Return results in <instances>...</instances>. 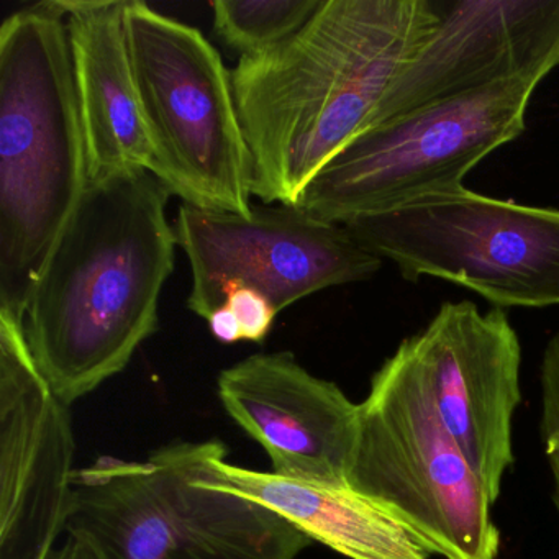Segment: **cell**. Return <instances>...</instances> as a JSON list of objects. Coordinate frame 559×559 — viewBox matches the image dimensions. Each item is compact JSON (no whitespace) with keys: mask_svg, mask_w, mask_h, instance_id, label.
I'll list each match as a JSON object with an SVG mask.
<instances>
[{"mask_svg":"<svg viewBox=\"0 0 559 559\" xmlns=\"http://www.w3.org/2000/svg\"><path fill=\"white\" fill-rule=\"evenodd\" d=\"M408 342L441 421L496 503L515 463L513 415L522 402V345L506 310L444 302Z\"/></svg>","mask_w":559,"mask_h":559,"instance_id":"cell-11","label":"cell"},{"mask_svg":"<svg viewBox=\"0 0 559 559\" xmlns=\"http://www.w3.org/2000/svg\"><path fill=\"white\" fill-rule=\"evenodd\" d=\"M343 225L408 283L447 281L502 310L559 307V209L461 188Z\"/></svg>","mask_w":559,"mask_h":559,"instance_id":"cell-7","label":"cell"},{"mask_svg":"<svg viewBox=\"0 0 559 559\" xmlns=\"http://www.w3.org/2000/svg\"><path fill=\"white\" fill-rule=\"evenodd\" d=\"M225 453L217 438L173 440L143 461L78 467L68 530L103 559H297L312 543L306 533L214 479Z\"/></svg>","mask_w":559,"mask_h":559,"instance_id":"cell-4","label":"cell"},{"mask_svg":"<svg viewBox=\"0 0 559 559\" xmlns=\"http://www.w3.org/2000/svg\"><path fill=\"white\" fill-rule=\"evenodd\" d=\"M175 234L191 263L188 309L205 320L235 284L260 290L280 313L320 290L371 280L384 263L345 225L297 205L253 204L241 217L182 204Z\"/></svg>","mask_w":559,"mask_h":559,"instance_id":"cell-9","label":"cell"},{"mask_svg":"<svg viewBox=\"0 0 559 559\" xmlns=\"http://www.w3.org/2000/svg\"><path fill=\"white\" fill-rule=\"evenodd\" d=\"M215 457L221 486L283 515L312 542L348 559H430L407 530L352 487L313 486Z\"/></svg>","mask_w":559,"mask_h":559,"instance_id":"cell-15","label":"cell"},{"mask_svg":"<svg viewBox=\"0 0 559 559\" xmlns=\"http://www.w3.org/2000/svg\"><path fill=\"white\" fill-rule=\"evenodd\" d=\"M87 182L67 14L48 0L0 27V316L24 325Z\"/></svg>","mask_w":559,"mask_h":559,"instance_id":"cell-3","label":"cell"},{"mask_svg":"<svg viewBox=\"0 0 559 559\" xmlns=\"http://www.w3.org/2000/svg\"><path fill=\"white\" fill-rule=\"evenodd\" d=\"M323 0H214V31L240 58L258 57L299 34Z\"/></svg>","mask_w":559,"mask_h":559,"instance_id":"cell-16","label":"cell"},{"mask_svg":"<svg viewBox=\"0 0 559 559\" xmlns=\"http://www.w3.org/2000/svg\"><path fill=\"white\" fill-rule=\"evenodd\" d=\"M542 415L539 433L552 480V502L559 516V329L552 333L543 352L539 366Z\"/></svg>","mask_w":559,"mask_h":559,"instance_id":"cell-17","label":"cell"},{"mask_svg":"<svg viewBox=\"0 0 559 559\" xmlns=\"http://www.w3.org/2000/svg\"><path fill=\"white\" fill-rule=\"evenodd\" d=\"M209 330L217 342L224 345H234V343L243 342V332H241L240 322L234 310L225 304L217 307L211 316L207 317Z\"/></svg>","mask_w":559,"mask_h":559,"instance_id":"cell-19","label":"cell"},{"mask_svg":"<svg viewBox=\"0 0 559 559\" xmlns=\"http://www.w3.org/2000/svg\"><path fill=\"white\" fill-rule=\"evenodd\" d=\"M76 440L24 325L0 316V559H50L67 535Z\"/></svg>","mask_w":559,"mask_h":559,"instance_id":"cell-10","label":"cell"},{"mask_svg":"<svg viewBox=\"0 0 559 559\" xmlns=\"http://www.w3.org/2000/svg\"><path fill=\"white\" fill-rule=\"evenodd\" d=\"M126 34L155 173L204 211L250 215L253 162L231 71L201 31L127 0Z\"/></svg>","mask_w":559,"mask_h":559,"instance_id":"cell-6","label":"cell"},{"mask_svg":"<svg viewBox=\"0 0 559 559\" xmlns=\"http://www.w3.org/2000/svg\"><path fill=\"white\" fill-rule=\"evenodd\" d=\"M435 0H323L309 24L231 70L253 195L299 204L312 179L372 129L385 94L440 22Z\"/></svg>","mask_w":559,"mask_h":559,"instance_id":"cell-1","label":"cell"},{"mask_svg":"<svg viewBox=\"0 0 559 559\" xmlns=\"http://www.w3.org/2000/svg\"><path fill=\"white\" fill-rule=\"evenodd\" d=\"M171 191L146 171L87 182L25 312L28 348L70 407L120 374L159 326L178 240Z\"/></svg>","mask_w":559,"mask_h":559,"instance_id":"cell-2","label":"cell"},{"mask_svg":"<svg viewBox=\"0 0 559 559\" xmlns=\"http://www.w3.org/2000/svg\"><path fill=\"white\" fill-rule=\"evenodd\" d=\"M430 37L382 100L376 126L428 104L559 67V0L440 2Z\"/></svg>","mask_w":559,"mask_h":559,"instance_id":"cell-12","label":"cell"},{"mask_svg":"<svg viewBox=\"0 0 559 559\" xmlns=\"http://www.w3.org/2000/svg\"><path fill=\"white\" fill-rule=\"evenodd\" d=\"M539 83L497 84L372 127L312 179L297 207L343 225L464 188L480 162L523 135Z\"/></svg>","mask_w":559,"mask_h":559,"instance_id":"cell-8","label":"cell"},{"mask_svg":"<svg viewBox=\"0 0 559 559\" xmlns=\"http://www.w3.org/2000/svg\"><path fill=\"white\" fill-rule=\"evenodd\" d=\"M50 559H103V556L84 533L68 530Z\"/></svg>","mask_w":559,"mask_h":559,"instance_id":"cell-20","label":"cell"},{"mask_svg":"<svg viewBox=\"0 0 559 559\" xmlns=\"http://www.w3.org/2000/svg\"><path fill=\"white\" fill-rule=\"evenodd\" d=\"M348 483L428 555L499 556L493 502L441 421L408 338L374 372L359 404Z\"/></svg>","mask_w":559,"mask_h":559,"instance_id":"cell-5","label":"cell"},{"mask_svg":"<svg viewBox=\"0 0 559 559\" xmlns=\"http://www.w3.org/2000/svg\"><path fill=\"white\" fill-rule=\"evenodd\" d=\"M217 394L276 476L349 487L359 404L338 384L307 371L290 352L257 353L218 374Z\"/></svg>","mask_w":559,"mask_h":559,"instance_id":"cell-13","label":"cell"},{"mask_svg":"<svg viewBox=\"0 0 559 559\" xmlns=\"http://www.w3.org/2000/svg\"><path fill=\"white\" fill-rule=\"evenodd\" d=\"M225 299L240 322L243 342L263 343L277 317L270 299L260 290L237 284L228 287Z\"/></svg>","mask_w":559,"mask_h":559,"instance_id":"cell-18","label":"cell"},{"mask_svg":"<svg viewBox=\"0 0 559 559\" xmlns=\"http://www.w3.org/2000/svg\"><path fill=\"white\" fill-rule=\"evenodd\" d=\"M86 139L90 181L155 173L126 34L127 0H61Z\"/></svg>","mask_w":559,"mask_h":559,"instance_id":"cell-14","label":"cell"}]
</instances>
